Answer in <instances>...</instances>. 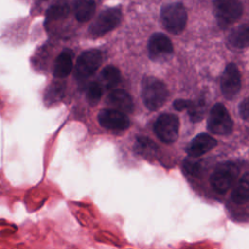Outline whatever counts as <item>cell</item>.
Masks as SVG:
<instances>
[{"label": "cell", "mask_w": 249, "mask_h": 249, "mask_svg": "<svg viewBox=\"0 0 249 249\" xmlns=\"http://www.w3.org/2000/svg\"><path fill=\"white\" fill-rule=\"evenodd\" d=\"M102 61L101 53L97 50L84 52L77 59L74 75L79 80H84L91 76L100 66Z\"/></svg>", "instance_id": "8"}, {"label": "cell", "mask_w": 249, "mask_h": 249, "mask_svg": "<svg viewBox=\"0 0 249 249\" xmlns=\"http://www.w3.org/2000/svg\"><path fill=\"white\" fill-rule=\"evenodd\" d=\"M205 107L206 105H205L204 99L200 98L196 101L188 100L186 110L188 111V114L193 122H198L204 115Z\"/></svg>", "instance_id": "21"}, {"label": "cell", "mask_w": 249, "mask_h": 249, "mask_svg": "<svg viewBox=\"0 0 249 249\" xmlns=\"http://www.w3.org/2000/svg\"><path fill=\"white\" fill-rule=\"evenodd\" d=\"M207 128L210 132L219 135H226L232 130L231 118L222 103H216L210 110Z\"/></svg>", "instance_id": "5"}, {"label": "cell", "mask_w": 249, "mask_h": 249, "mask_svg": "<svg viewBox=\"0 0 249 249\" xmlns=\"http://www.w3.org/2000/svg\"><path fill=\"white\" fill-rule=\"evenodd\" d=\"M64 90H65V85L63 83L55 82L52 84L46 91V95H45L46 102L52 104L59 101L64 94Z\"/></svg>", "instance_id": "22"}, {"label": "cell", "mask_w": 249, "mask_h": 249, "mask_svg": "<svg viewBox=\"0 0 249 249\" xmlns=\"http://www.w3.org/2000/svg\"><path fill=\"white\" fill-rule=\"evenodd\" d=\"M160 19L168 32L179 34L187 24L186 9L181 3L166 4L161 8Z\"/></svg>", "instance_id": "2"}, {"label": "cell", "mask_w": 249, "mask_h": 249, "mask_svg": "<svg viewBox=\"0 0 249 249\" xmlns=\"http://www.w3.org/2000/svg\"><path fill=\"white\" fill-rule=\"evenodd\" d=\"M249 198V173H245L231 193V199L237 204L244 203Z\"/></svg>", "instance_id": "17"}, {"label": "cell", "mask_w": 249, "mask_h": 249, "mask_svg": "<svg viewBox=\"0 0 249 249\" xmlns=\"http://www.w3.org/2000/svg\"><path fill=\"white\" fill-rule=\"evenodd\" d=\"M69 13V6L65 0H59L52 5L47 11L48 19H60L67 17Z\"/></svg>", "instance_id": "20"}, {"label": "cell", "mask_w": 249, "mask_h": 249, "mask_svg": "<svg viewBox=\"0 0 249 249\" xmlns=\"http://www.w3.org/2000/svg\"><path fill=\"white\" fill-rule=\"evenodd\" d=\"M108 102L116 110L123 113H131L133 111V101L131 96L124 89H115L108 95Z\"/></svg>", "instance_id": "13"}, {"label": "cell", "mask_w": 249, "mask_h": 249, "mask_svg": "<svg viewBox=\"0 0 249 249\" xmlns=\"http://www.w3.org/2000/svg\"><path fill=\"white\" fill-rule=\"evenodd\" d=\"M148 53L151 59L163 61L173 53V45L170 39L162 33L153 34L148 42Z\"/></svg>", "instance_id": "9"}, {"label": "cell", "mask_w": 249, "mask_h": 249, "mask_svg": "<svg viewBox=\"0 0 249 249\" xmlns=\"http://www.w3.org/2000/svg\"><path fill=\"white\" fill-rule=\"evenodd\" d=\"M134 149L137 154H139L140 156L146 159H151L156 157L158 152L157 145L151 139L145 136H140L136 139Z\"/></svg>", "instance_id": "19"}, {"label": "cell", "mask_w": 249, "mask_h": 249, "mask_svg": "<svg viewBox=\"0 0 249 249\" xmlns=\"http://www.w3.org/2000/svg\"><path fill=\"white\" fill-rule=\"evenodd\" d=\"M121 80V72L120 70L113 65L106 66L101 74H100V81L104 88L110 89L116 87Z\"/></svg>", "instance_id": "18"}, {"label": "cell", "mask_w": 249, "mask_h": 249, "mask_svg": "<svg viewBox=\"0 0 249 249\" xmlns=\"http://www.w3.org/2000/svg\"><path fill=\"white\" fill-rule=\"evenodd\" d=\"M238 110H239L240 117L243 120L249 122V96L241 101V103L239 104Z\"/></svg>", "instance_id": "24"}, {"label": "cell", "mask_w": 249, "mask_h": 249, "mask_svg": "<svg viewBox=\"0 0 249 249\" xmlns=\"http://www.w3.org/2000/svg\"><path fill=\"white\" fill-rule=\"evenodd\" d=\"M98 122L101 126L112 131L125 130L130 124L127 116L115 109L101 110L98 114Z\"/></svg>", "instance_id": "11"}, {"label": "cell", "mask_w": 249, "mask_h": 249, "mask_svg": "<svg viewBox=\"0 0 249 249\" xmlns=\"http://www.w3.org/2000/svg\"><path fill=\"white\" fill-rule=\"evenodd\" d=\"M229 44L236 49L249 47V24H242L233 28L228 37Z\"/></svg>", "instance_id": "14"}, {"label": "cell", "mask_w": 249, "mask_h": 249, "mask_svg": "<svg viewBox=\"0 0 249 249\" xmlns=\"http://www.w3.org/2000/svg\"><path fill=\"white\" fill-rule=\"evenodd\" d=\"M238 166L233 162H224L218 165L210 176L212 188L221 194L226 193L238 175Z\"/></svg>", "instance_id": "4"}, {"label": "cell", "mask_w": 249, "mask_h": 249, "mask_svg": "<svg viewBox=\"0 0 249 249\" xmlns=\"http://www.w3.org/2000/svg\"><path fill=\"white\" fill-rule=\"evenodd\" d=\"M76 18L79 21L85 22L89 20L95 12L94 0H76L74 4Z\"/></svg>", "instance_id": "16"}, {"label": "cell", "mask_w": 249, "mask_h": 249, "mask_svg": "<svg viewBox=\"0 0 249 249\" xmlns=\"http://www.w3.org/2000/svg\"><path fill=\"white\" fill-rule=\"evenodd\" d=\"M214 14L221 27H228L242 15L243 7L240 0H214Z\"/></svg>", "instance_id": "3"}, {"label": "cell", "mask_w": 249, "mask_h": 249, "mask_svg": "<svg viewBox=\"0 0 249 249\" xmlns=\"http://www.w3.org/2000/svg\"><path fill=\"white\" fill-rule=\"evenodd\" d=\"M141 94L146 107L151 111H156L165 103L168 91L160 80L155 77H146L142 82Z\"/></svg>", "instance_id": "1"}, {"label": "cell", "mask_w": 249, "mask_h": 249, "mask_svg": "<svg viewBox=\"0 0 249 249\" xmlns=\"http://www.w3.org/2000/svg\"><path fill=\"white\" fill-rule=\"evenodd\" d=\"M216 145L217 141L215 138L207 133H199L193 138L187 147V153L193 158H197L212 150Z\"/></svg>", "instance_id": "12"}, {"label": "cell", "mask_w": 249, "mask_h": 249, "mask_svg": "<svg viewBox=\"0 0 249 249\" xmlns=\"http://www.w3.org/2000/svg\"><path fill=\"white\" fill-rule=\"evenodd\" d=\"M41 1H46V0H41Z\"/></svg>", "instance_id": "25"}, {"label": "cell", "mask_w": 249, "mask_h": 249, "mask_svg": "<svg viewBox=\"0 0 249 249\" xmlns=\"http://www.w3.org/2000/svg\"><path fill=\"white\" fill-rule=\"evenodd\" d=\"M122 12L119 8H109L102 11L90 24L89 32L93 36H102L119 25Z\"/></svg>", "instance_id": "6"}, {"label": "cell", "mask_w": 249, "mask_h": 249, "mask_svg": "<svg viewBox=\"0 0 249 249\" xmlns=\"http://www.w3.org/2000/svg\"><path fill=\"white\" fill-rule=\"evenodd\" d=\"M73 68L72 53L68 51L62 52L55 59L53 75L56 78H65L70 74Z\"/></svg>", "instance_id": "15"}, {"label": "cell", "mask_w": 249, "mask_h": 249, "mask_svg": "<svg viewBox=\"0 0 249 249\" xmlns=\"http://www.w3.org/2000/svg\"><path fill=\"white\" fill-rule=\"evenodd\" d=\"M101 95H102V89H101L100 85L97 84V83L90 84L89 87L88 88L87 94H86L87 101L91 106H94L99 102V100L101 98Z\"/></svg>", "instance_id": "23"}, {"label": "cell", "mask_w": 249, "mask_h": 249, "mask_svg": "<svg viewBox=\"0 0 249 249\" xmlns=\"http://www.w3.org/2000/svg\"><path fill=\"white\" fill-rule=\"evenodd\" d=\"M179 126V119L175 115L162 114L157 119L154 124V130L160 141L171 144L178 137Z\"/></svg>", "instance_id": "7"}, {"label": "cell", "mask_w": 249, "mask_h": 249, "mask_svg": "<svg viewBox=\"0 0 249 249\" xmlns=\"http://www.w3.org/2000/svg\"><path fill=\"white\" fill-rule=\"evenodd\" d=\"M241 88V77L237 66L234 63H229L221 77V90L228 99L236 95Z\"/></svg>", "instance_id": "10"}]
</instances>
